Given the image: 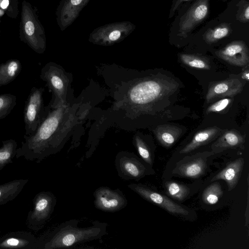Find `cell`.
<instances>
[{
    "label": "cell",
    "mask_w": 249,
    "mask_h": 249,
    "mask_svg": "<svg viewBox=\"0 0 249 249\" xmlns=\"http://www.w3.org/2000/svg\"><path fill=\"white\" fill-rule=\"evenodd\" d=\"M47 107L46 117L36 132L23 136L21 147L17 149L16 158L23 157L27 160L40 163L61 150L80 123L77 105Z\"/></svg>",
    "instance_id": "6da1fadb"
},
{
    "label": "cell",
    "mask_w": 249,
    "mask_h": 249,
    "mask_svg": "<svg viewBox=\"0 0 249 249\" xmlns=\"http://www.w3.org/2000/svg\"><path fill=\"white\" fill-rule=\"evenodd\" d=\"M79 221L71 219L61 223L37 238L36 249L67 248L99 239L107 234V224L94 221L88 227H79Z\"/></svg>",
    "instance_id": "7a4b0ae2"
},
{
    "label": "cell",
    "mask_w": 249,
    "mask_h": 249,
    "mask_svg": "<svg viewBox=\"0 0 249 249\" xmlns=\"http://www.w3.org/2000/svg\"><path fill=\"white\" fill-rule=\"evenodd\" d=\"M175 84L158 78L140 80L128 89L124 102L127 107L137 111L144 110L176 89Z\"/></svg>",
    "instance_id": "3957f363"
},
{
    "label": "cell",
    "mask_w": 249,
    "mask_h": 249,
    "mask_svg": "<svg viewBox=\"0 0 249 249\" xmlns=\"http://www.w3.org/2000/svg\"><path fill=\"white\" fill-rule=\"evenodd\" d=\"M40 78L46 82L52 92V98L49 105L53 108L70 104L69 94L71 79L69 73L59 65L47 63L41 70Z\"/></svg>",
    "instance_id": "277c9868"
},
{
    "label": "cell",
    "mask_w": 249,
    "mask_h": 249,
    "mask_svg": "<svg viewBox=\"0 0 249 249\" xmlns=\"http://www.w3.org/2000/svg\"><path fill=\"white\" fill-rule=\"evenodd\" d=\"M57 202L54 195L50 191H41L33 199V208L27 214V228L37 231L41 230L50 219Z\"/></svg>",
    "instance_id": "5b68a950"
},
{
    "label": "cell",
    "mask_w": 249,
    "mask_h": 249,
    "mask_svg": "<svg viewBox=\"0 0 249 249\" xmlns=\"http://www.w3.org/2000/svg\"><path fill=\"white\" fill-rule=\"evenodd\" d=\"M44 91L43 88L33 87L25 102L23 120L26 136L33 135L46 117L47 107L44 105Z\"/></svg>",
    "instance_id": "8992f818"
},
{
    "label": "cell",
    "mask_w": 249,
    "mask_h": 249,
    "mask_svg": "<svg viewBox=\"0 0 249 249\" xmlns=\"http://www.w3.org/2000/svg\"><path fill=\"white\" fill-rule=\"evenodd\" d=\"M114 163L118 176L126 180L138 181L153 171L141 158L128 151L119 152Z\"/></svg>",
    "instance_id": "52a82bcc"
},
{
    "label": "cell",
    "mask_w": 249,
    "mask_h": 249,
    "mask_svg": "<svg viewBox=\"0 0 249 249\" xmlns=\"http://www.w3.org/2000/svg\"><path fill=\"white\" fill-rule=\"evenodd\" d=\"M127 187L144 199L163 208L169 213L180 216L190 214L189 209L174 202L167 196L141 183H131Z\"/></svg>",
    "instance_id": "ba28073f"
},
{
    "label": "cell",
    "mask_w": 249,
    "mask_h": 249,
    "mask_svg": "<svg viewBox=\"0 0 249 249\" xmlns=\"http://www.w3.org/2000/svg\"><path fill=\"white\" fill-rule=\"evenodd\" d=\"M95 207L108 213L121 210L127 205V199L120 189H112L107 186H101L93 193Z\"/></svg>",
    "instance_id": "9c48e42d"
},
{
    "label": "cell",
    "mask_w": 249,
    "mask_h": 249,
    "mask_svg": "<svg viewBox=\"0 0 249 249\" xmlns=\"http://www.w3.org/2000/svg\"><path fill=\"white\" fill-rule=\"evenodd\" d=\"M210 0H196L180 18L178 35L186 37L207 17Z\"/></svg>",
    "instance_id": "30bf717a"
},
{
    "label": "cell",
    "mask_w": 249,
    "mask_h": 249,
    "mask_svg": "<svg viewBox=\"0 0 249 249\" xmlns=\"http://www.w3.org/2000/svg\"><path fill=\"white\" fill-rule=\"evenodd\" d=\"M207 168V157L202 154L186 157L178 162L172 175L189 178H197L204 175Z\"/></svg>",
    "instance_id": "8fae6325"
},
{
    "label": "cell",
    "mask_w": 249,
    "mask_h": 249,
    "mask_svg": "<svg viewBox=\"0 0 249 249\" xmlns=\"http://www.w3.org/2000/svg\"><path fill=\"white\" fill-rule=\"evenodd\" d=\"M216 55L228 63L237 66H244L249 62V49L243 41L231 42L215 52Z\"/></svg>",
    "instance_id": "7c38bea8"
},
{
    "label": "cell",
    "mask_w": 249,
    "mask_h": 249,
    "mask_svg": "<svg viewBox=\"0 0 249 249\" xmlns=\"http://www.w3.org/2000/svg\"><path fill=\"white\" fill-rule=\"evenodd\" d=\"M36 241L31 232H10L0 237V249H36Z\"/></svg>",
    "instance_id": "4fadbf2b"
},
{
    "label": "cell",
    "mask_w": 249,
    "mask_h": 249,
    "mask_svg": "<svg viewBox=\"0 0 249 249\" xmlns=\"http://www.w3.org/2000/svg\"><path fill=\"white\" fill-rule=\"evenodd\" d=\"M242 89V84L237 79L214 82L210 85L206 99L209 103L217 98L233 97L240 93Z\"/></svg>",
    "instance_id": "5bb4252c"
},
{
    "label": "cell",
    "mask_w": 249,
    "mask_h": 249,
    "mask_svg": "<svg viewBox=\"0 0 249 249\" xmlns=\"http://www.w3.org/2000/svg\"><path fill=\"white\" fill-rule=\"evenodd\" d=\"M244 165V160L239 158L229 163L227 166L211 180H223L227 184L229 191L233 190L238 183Z\"/></svg>",
    "instance_id": "9a60e30c"
},
{
    "label": "cell",
    "mask_w": 249,
    "mask_h": 249,
    "mask_svg": "<svg viewBox=\"0 0 249 249\" xmlns=\"http://www.w3.org/2000/svg\"><path fill=\"white\" fill-rule=\"evenodd\" d=\"M224 130L217 126L209 127L200 130L195 134L191 142L179 152L180 154H187L207 144L218 138Z\"/></svg>",
    "instance_id": "2e32d148"
},
{
    "label": "cell",
    "mask_w": 249,
    "mask_h": 249,
    "mask_svg": "<svg viewBox=\"0 0 249 249\" xmlns=\"http://www.w3.org/2000/svg\"><path fill=\"white\" fill-rule=\"evenodd\" d=\"M244 142V137L238 131L235 129L224 130L211 148L213 152L217 153L228 149L241 147Z\"/></svg>",
    "instance_id": "e0dca14e"
},
{
    "label": "cell",
    "mask_w": 249,
    "mask_h": 249,
    "mask_svg": "<svg viewBox=\"0 0 249 249\" xmlns=\"http://www.w3.org/2000/svg\"><path fill=\"white\" fill-rule=\"evenodd\" d=\"M29 179H17L0 185V206L16 198Z\"/></svg>",
    "instance_id": "ac0fdd59"
},
{
    "label": "cell",
    "mask_w": 249,
    "mask_h": 249,
    "mask_svg": "<svg viewBox=\"0 0 249 249\" xmlns=\"http://www.w3.org/2000/svg\"><path fill=\"white\" fill-rule=\"evenodd\" d=\"M154 133L159 142L163 146L168 148L178 139L182 130L176 126L164 124L158 125L154 130Z\"/></svg>",
    "instance_id": "d6986e66"
},
{
    "label": "cell",
    "mask_w": 249,
    "mask_h": 249,
    "mask_svg": "<svg viewBox=\"0 0 249 249\" xmlns=\"http://www.w3.org/2000/svg\"><path fill=\"white\" fill-rule=\"evenodd\" d=\"M21 64L17 59H11L0 64V87L12 82L20 73Z\"/></svg>",
    "instance_id": "ffe728a7"
},
{
    "label": "cell",
    "mask_w": 249,
    "mask_h": 249,
    "mask_svg": "<svg viewBox=\"0 0 249 249\" xmlns=\"http://www.w3.org/2000/svg\"><path fill=\"white\" fill-rule=\"evenodd\" d=\"M18 144L14 139H9L2 142L0 147V171L6 165L12 163L16 156Z\"/></svg>",
    "instance_id": "44dd1931"
},
{
    "label": "cell",
    "mask_w": 249,
    "mask_h": 249,
    "mask_svg": "<svg viewBox=\"0 0 249 249\" xmlns=\"http://www.w3.org/2000/svg\"><path fill=\"white\" fill-rule=\"evenodd\" d=\"M164 186L166 194L179 201H184L191 192L190 188L187 186L175 181H166Z\"/></svg>",
    "instance_id": "7402d4cb"
},
{
    "label": "cell",
    "mask_w": 249,
    "mask_h": 249,
    "mask_svg": "<svg viewBox=\"0 0 249 249\" xmlns=\"http://www.w3.org/2000/svg\"><path fill=\"white\" fill-rule=\"evenodd\" d=\"M231 32L229 24L224 23L209 29L204 34L203 38L208 44H212L229 36Z\"/></svg>",
    "instance_id": "603a6c76"
},
{
    "label": "cell",
    "mask_w": 249,
    "mask_h": 249,
    "mask_svg": "<svg viewBox=\"0 0 249 249\" xmlns=\"http://www.w3.org/2000/svg\"><path fill=\"white\" fill-rule=\"evenodd\" d=\"M133 144L141 158L150 166H152L154 161L153 153L145 140L136 134L133 138Z\"/></svg>",
    "instance_id": "cb8c5ba5"
},
{
    "label": "cell",
    "mask_w": 249,
    "mask_h": 249,
    "mask_svg": "<svg viewBox=\"0 0 249 249\" xmlns=\"http://www.w3.org/2000/svg\"><path fill=\"white\" fill-rule=\"evenodd\" d=\"M223 194V191L220 183L214 182L204 189L202 199L207 204L213 205L218 202Z\"/></svg>",
    "instance_id": "d4e9b609"
},
{
    "label": "cell",
    "mask_w": 249,
    "mask_h": 249,
    "mask_svg": "<svg viewBox=\"0 0 249 249\" xmlns=\"http://www.w3.org/2000/svg\"><path fill=\"white\" fill-rule=\"evenodd\" d=\"M181 61L186 65L196 69L210 70L209 60L203 56L192 54H180Z\"/></svg>",
    "instance_id": "484cf974"
},
{
    "label": "cell",
    "mask_w": 249,
    "mask_h": 249,
    "mask_svg": "<svg viewBox=\"0 0 249 249\" xmlns=\"http://www.w3.org/2000/svg\"><path fill=\"white\" fill-rule=\"evenodd\" d=\"M16 104L17 98L15 95L10 93L0 94V120L7 116Z\"/></svg>",
    "instance_id": "4316f807"
},
{
    "label": "cell",
    "mask_w": 249,
    "mask_h": 249,
    "mask_svg": "<svg viewBox=\"0 0 249 249\" xmlns=\"http://www.w3.org/2000/svg\"><path fill=\"white\" fill-rule=\"evenodd\" d=\"M238 10L236 15L237 20L242 23H247L249 20V3L241 0L238 3Z\"/></svg>",
    "instance_id": "83f0119b"
},
{
    "label": "cell",
    "mask_w": 249,
    "mask_h": 249,
    "mask_svg": "<svg viewBox=\"0 0 249 249\" xmlns=\"http://www.w3.org/2000/svg\"><path fill=\"white\" fill-rule=\"evenodd\" d=\"M231 99L224 98L213 103L207 109V113L219 112L226 108L231 102Z\"/></svg>",
    "instance_id": "f1b7e54d"
},
{
    "label": "cell",
    "mask_w": 249,
    "mask_h": 249,
    "mask_svg": "<svg viewBox=\"0 0 249 249\" xmlns=\"http://www.w3.org/2000/svg\"><path fill=\"white\" fill-rule=\"evenodd\" d=\"M25 31L26 34L29 36L33 35L35 31V26L31 21H27L25 25Z\"/></svg>",
    "instance_id": "f546056e"
},
{
    "label": "cell",
    "mask_w": 249,
    "mask_h": 249,
    "mask_svg": "<svg viewBox=\"0 0 249 249\" xmlns=\"http://www.w3.org/2000/svg\"><path fill=\"white\" fill-rule=\"evenodd\" d=\"M121 36V33L118 30L112 32L109 35V39L111 41L117 40Z\"/></svg>",
    "instance_id": "4dcf8cb0"
},
{
    "label": "cell",
    "mask_w": 249,
    "mask_h": 249,
    "mask_svg": "<svg viewBox=\"0 0 249 249\" xmlns=\"http://www.w3.org/2000/svg\"><path fill=\"white\" fill-rule=\"evenodd\" d=\"M9 5V0H3L0 3V6L2 9H5Z\"/></svg>",
    "instance_id": "1f68e13d"
},
{
    "label": "cell",
    "mask_w": 249,
    "mask_h": 249,
    "mask_svg": "<svg viewBox=\"0 0 249 249\" xmlns=\"http://www.w3.org/2000/svg\"><path fill=\"white\" fill-rule=\"evenodd\" d=\"M242 78L246 80L247 81H248L249 79V70H247L245 71L243 74H242Z\"/></svg>",
    "instance_id": "d6a6232c"
},
{
    "label": "cell",
    "mask_w": 249,
    "mask_h": 249,
    "mask_svg": "<svg viewBox=\"0 0 249 249\" xmlns=\"http://www.w3.org/2000/svg\"><path fill=\"white\" fill-rule=\"evenodd\" d=\"M82 0H71V3L72 4L76 5L79 4Z\"/></svg>",
    "instance_id": "836d02e7"
},
{
    "label": "cell",
    "mask_w": 249,
    "mask_h": 249,
    "mask_svg": "<svg viewBox=\"0 0 249 249\" xmlns=\"http://www.w3.org/2000/svg\"><path fill=\"white\" fill-rule=\"evenodd\" d=\"M1 12V10H0V13Z\"/></svg>",
    "instance_id": "e575fe53"
}]
</instances>
